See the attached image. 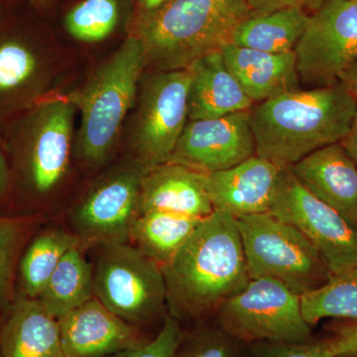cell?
I'll return each instance as SVG.
<instances>
[{"label": "cell", "instance_id": "27", "mask_svg": "<svg viewBox=\"0 0 357 357\" xmlns=\"http://www.w3.org/2000/svg\"><path fill=\"white\" fill-rule=\"evenodd\" d=\"M119 16V0H84L70 9L64 24L73 38L96 43L107 39L114 31Z\"/></svg>", "mask_w": 357, "mask_h": 357}, {"label": "cell", "instance_id": "21", "mask_svg": "<svg viewBox=\"0 0 357 357\" xmlns=\"http://www.w3.org/2000/svg\"><path fill=\"white\" fill-rule=\"evenodd\" d=\"M311 13L300 7L250 14L232 35L230 44L267 53L293 52L302 38Z\"/></svg>", "mask_w": 357, "mask_h": 357}, {"label": "cell", "instance_id": "19", "mask_svg": "<svg viewBox=\"0 0 357 357\" xmlns=\"http://www.w3.org/2000/svg\"><path fill=\"white\" fill-rule=\"evenodd\" d=\"M220 52L230 72L255 105L299 89L297 56L294 51L267 53L229 43Z\"/></svg>", "mask_w": 357, "mask_h": 357}, {"label": "cell", "instance_id": "4", "mask_svg": "<svg viewBox=\"0 0 357 357\" xmlns=\"http://www.w3.org/2000/svg\"><path fill=\"white\" fill-rule=\"evenodd\" d=\"M145 68L144 48L130 35L81 89L63 96L81 112L74 150L84 165H102L114 151L124 121L137 100Z\"/></svg>", "mask_w": 357, "mask_h": 357}, {"label": "cell", "instance_id": "34", "mask_svg": "<svg viewBox=\"0 0 357 357\" xmlns=\"http://www.w3.org/2000/svg\"><path fill=\"white\" fill-rule=\"evenodd\" d=\"M342 144L344 145L347 153L351 155L352 160L357 166V109L351 130L345 136L344 139L342 141Z\"/></svg>", "mask_w": 357, "mask_h": 357}, {"label": "cell", "instance_id": "35", "mask_svg": "<svg viewBox=\"0 0 357 357\" xmlns=\"http://www.w3.org/2000/svg\"><path fill=\"white\" fill-rule=\"evenodd\" d=\"M338 82L357 100V65L340 75Z\"/></svg>", "mask_w": 357, "mask_h": 357}, {"label": "cell", "instance_id": "32", "mask_svg": "<svg viewBox=\"0 0 357 357\" xmlns=\"http://www.w3.org/2000/svg\"><path fill=\"white\" fill-rule=\"evenodd\" d=\"M328 338L333 356L357 357V321H349L332 326Z\"/></svg>", "mask_w": 357, "mask_h": 357}, {"label": "cell", "instance_id": "11", "mask_svg": "<svg viewBox=\"0 0 357 357\" xmlns=\"http://www.w3.org/2000/svg\"><path fill=\"white\" fill-rule=\"evenodd\" d=\"M294 52L300 79L337 83L357 65V0H324Z\"/></svg>", "mask_w": 357, "mask_h": 357}, {"label": "cell", "instance_id": "6", "mask_svg": "<svg viewBox=\"0 0 357 357\" xmlns=\"http://www.w3.org/2000/svg\"><path fill=\"white\" fill-rule=\"evenodd\" d=\"M100 246L93 267L96 299L137 328L165 318L166 284L158 263L129 243Z\"/></svg>", "mask_w": 357, "mask_h": 357}, {"label": "cell", "instance_id": "12", "mask_svg": "<svg viewBox=\"0 0 357 357\" xmlns=\"http://www.w3.org/2000/svg\"><path fill=\"white\" fill-rule=\"evenodd\" d=\"M77 107L62 95L35 103L26 136L27 175L40 195L55 191L69 171Z\"/></svg>", "mask_w": 357, "mask_h": 357}, {"label": "cell", "instance_id": "31", "mask_svg": "<svg viewBox=\"0 0 357 357\" xmlns=\"http://www.w3.org/2000/svg\"><path fill=\"white\" fill-rule=\"evenodd\" d=\"M248 357H335L328 338L297 342H257L248 344Z\"/></svg>", "mask_w": 357, "mask_h": 357}, {"label": "cell", "instance_id": "33", "mask_svg": "<svg viewBox=\"0 0 357 357\" xmlns=\"http://www.w3.org/2000/svg\"><path fill=\"white\" fill-rule=\"evenodd\" d=\"M251 14L271 13L286 7H300L310 13L321 6L324 0H246Z\"/></svg>", "mask_w": 357, "mask_h": 357}, {"label": "cell", "instance_id": "38", "mask_svg": "<svg viewBox=\"0 0 357 357\" xmlns=\"http://www.w3.org/2000/svg\"><path fill=\"white\" fill-rule=\"evenodd\" d=\"M33 1L37 2V3H44L47 0H33Z\"/></svg>", "mask_w": 357, "mask_h": 357}, {"label": "cell", "instance_id": "29", "mask_svg": "<svg viewBox=\"0 0 357 357\" xmlns=\"http://www.w3.org/2000/svg\"><path fill=\"white\" fill-rule=\"evenodd\" d=\"M21 234L20 222L0 218V312L10 307L13 265Z\"/></svg>", "mask_w": 357, "mask_h": 357}, {"label": "cell", "instance_id": "9", "mask_svg": "<svg viewBox=\"0 0 357 357\" xmlns=\"http://www.w3.org/2000/svg\"><path fill=\"white\" fill-rule=\"evenodd\" d=\"M190 81L188 69L156 70L141 84L130 146L147 168L168 161L189 121Z\"/></svg>", "mask_w": 357, "mask_h": 357}, {"label": "cell", "instance_id": "10", "mask_svg": "<svg viewBox=\"0 0 357 357\" xmlns=\"http://www.w3.org/2000/svg\"><path fill=\"white\" fill-rule=\"evenodd\" d=\"M290 223L318 250L331 274L357 265V227L307 191L289 168H282L269 211Z\"/></svg>", "mask_w": 357, "mask_h": 357}, {"label": "cell", "instance_id": "25", "mask_svg": "<svg viewBox=\"0 0 357 357\" xmlns=\"http://www.w3.org/2000/svg\"><path fill=\"white\" fill-rule=\"evenodd\" d=\"M301 307L310 326L328 318L357 321V265L333 275L325 285L301 296Z\"/></svg>", "mask_w": 357, "mask_h": 357}, {"label": "cell", "instance_id": "23", "mask_svg": "<svg viewBox=\"0 0 357 357\" xmlns=\"http://www.w3.org/2000/svg\"><path fill=\"white\" fill-rule=\"evenodd\" d=\"M93 298V266L84 257L81 246L77 245L67 251L36 299L60 319Z\"/></svg>", "mask_w": 357, "mask_h": 357}, {"label": "cell", "instance_id": "36", "mask_svg": "<svg viewBox=\"0 0 357 357\" xmlns=\"http://www.w3.org/2000/svg\"><path fill=\"white\" fill-rule=\"evenodd\" d=\"M167 1L168 0H137L138 13L136 17L154 13Z\"/></svg>", "mask_w": 357, "mask_h": 357}, {"label": "cell", "instance_id": "30", "mask_svg": "<svg viewBox=\"0 0 357 357\" xmlns=\"http://www.w3.org/2000/svg\"><path fill=\"white\" fill-rule=\"evenodd\" d=\"M184 333L182 325L168 314L154 337L110 357H174Z\"/></svg>", "mask_w": 357, "mask_h": 357}, {"label": "cell", "instance_id": "7", "mask_svg": "<svg viewBox=\"0 0 357 357\" xmlns=\"http://www.w3.org/2000/svg\"><path fill=\"white\" fill-rule=\"evenodd\" d=\"M211 321L248 344H297L312 340V326L303 317L301 296L273 279H251L243 291L218 309Z\"/></svg>", "mask_w": 357, "mask_h": 357}, {"label": "cell", "instance_id": "37", "mask_svg": "<svg viewBox=\"0 0 357 357\" xmlns=\"http://www.w3.org/2000/svg\"><path fill=\"white\" fill-rule=\"evenodd\" d=\"M6 177V160H4L3 153H2L1 144H0V190L3 187Z\"/></svg>", "mask_w": 357, "mask_h": 357}, {"label": "cell", "instance_id": "14", "mask_svg": "<svg viewBox=\"0 0 357 357\" xmlns=\"http://www.w3.org/2000/svg\"><path fill=\"white\" fill-rule=\"evenodd\" d=\"M59 324L65 357L114 356L150 340L96 297L59 319Z\"/></svg>", "mask_w": 357, "mask_h": 357}, {"label": "cell", "instance_id": "28", "mask_svg": "<svg viewBox=\"0 0 357 357\" xmlns=\"http://www.w3.org/2000/svg\"><path fill=\"white\" fill-rule=\"evenodd\" d=\"M174 357H248V344L210 321L185 332Z\"/></svg>", "mask_w": 357, "mask_h": 357}, {"label": "cell", "instance_id": "16", "mask_svg": "<svg viewBox=\"0 0 357 357\" xmlns=\"http://www.w3.org/2000/svg\"><path fill=\"white\" fill-rule=\"evenodd\" d=\"M282 168L262 157L206 174V191L215 211L236 218L268 213Z\"/></svg>", "mask_w": 357, "mask_h": 357}, {"label": "cell", "instance_id": "39", "mask_svg": "<svg viewBox=\"0 0 357 357\" xmlns=\"http://www.w3.org/2000/svg\"><path fill=\"white\" fill-rule=\"evenodd\" d=\"M0 357H1V354H0Z\"/></svg>", "mask_w": 357, "mask_h": 357}, {"label": "cell", "instance_id": "15", "mask_svg": "<svg viewBox=\"0 0 357 357\" xmlns=\"http://www.w3.org/2000/svg\"><path fill=\"white\" fill-rule=\"evenodd\" d=\"M289 169L312 196L357 227V166L342 142L321 148Z\"/></svg>", "mask_w": 357, "mask_h": 357}, {"label": "cell", "instance_id": "5", "mask_svg": "<svg viewBox=\"0 0 357 357\" xmlns=\"http://www.w3.org/2000/svg\"><path fill=\"white\" fill-rule=\"evenodd\" d=\"M236 220L250 279H273L300 296L330 280L318 250L290 223L270 213Z\"/></svg>", "mask_w": 357, "mask_h": 357}, {"label": "cell", "instance_id": "2", "mask_svg": "<svg viewBox=\"0 0 357 357\" xmlns=\"http://www.w3.org/2000/svg\"><path fill=\"white\" fill-rule=\"evenodd\" d=\"M356 109V98L340 82L255 103L249 121L256 155L289 168L321 148L342 142Z\"/></svg>", "mask_w": 357, "mask_h": 357}, {"label": "cell", "instance_id": "1", "mask_svg": "<svg viewBox=\"0 0 357 357\" xmlns=\"http://www.w3.org/2000/svg\"><path fill=\"white\" fill-rule=\"evenodd\" d=\"M162 271L169 314L180 324L211 321L251 280L236 218L213 211Z\"/></svg>", "mask_w": 357, "mask_h": 357}, {"label": "cell", "instance_id": "18", "mask_svg": "<svg viewBox=\"0 0 357 357\" xmlns=\"http://www.w3.org/2000/svg\"><path fill=\"white\" fill-rule=\"evenodd\" d=\"M190 72L188 112L189 121L220 119L248 112L255 105L230 72L222 52L197 59L187 68Z\"/></svg>", "mask_w": 357, "mask_h": 357}, {"label": "cell", "instance_id": "17", "mask_svg": "<svg viewBox=\"0 0 357 357\" xmlns=\"http://www.w3.org/2000/svg\"><path fill=\"white\" fill-rule=\"evenodd\" d=\"M149 211L208 218L215 208L206 191V174L170 161L150 167L141 185V213Z\"/></svg>", "mask_w": 357, "mask_h": 357}, {"label": "cell", "instance_id": "20", "mask_svg": "<svg viewBox=\"0 0 357 357\" xmlns=\"http://www.w3.org/2000/svg\"><path fill=\"white\" fill-rule=\"evenodd\" d=\"M1 357H65L59 319L38 299L23 297L0 331Z\"/></svg>", "mask_w": 357, "mask_h": 357}, {"label": "cell", "instance_id": "3", "mask_svg": "<svg viewBox=\"0 0 357 357\" xmlns=\"http://www.w3.org/2000/svg\"><path fill=\"white\" fill-rule=\"evenodd\" d=\"M246 0H168L136 17L133 36L155 70L187 69L197 59L222 50L250 16Z\"/></svg>", "mask_w": 357, "mask_h": 357}, {"label": "cell", "instance_id": "26", "mask_svg": "<svg viewBox=\"0 0 357 357\" xmlns=\"http://www.w3.org/2000/svg\"><path fill=\"white\" fill-rule=\"evenodd\" d=\"M46 70L43 57L29 45L14 39L0 43V98L41 84Z\"/></svg>", "mask_w": 357, "mask_h": 357}, {"label": "cell", "instance_id": "24", "mask_svg": "<svg viewBox=\"0 0 357 357\" xmlns=\"http://www.w3.org/2000/svg\"><path fill=\"white\" fill-rule=\"evenodd\" d=\"M77 245L81 246L77 237L65 230H47L37 236L21 260V282L25 297L38 298L67 251Z\"/></svg>", "mask_w": 357, "mask_h": 357}, {"label": "cell", "instance_id": "13", "mask_svg": "<svg viewBox=\"0 0 357 357\" xmlns=\"http://www.w3.org/2000/svg\"><path fill=\"white\" fill-rule=\"evenodd\" d=\"M255 155L248 110L188 121L168 161L211 174L232 168Z\"/></svg>", "mask_w": 357, "mask_h": 357}, {"label": "cell", "instance_id": "22", "mask_svg": "<svg viewBox=\"0 0 357 357\" xmlns=\"http://www.w3.org/2000/svg\"><path fill=\"white\" fill-rule=\"evenodd\" d=\"M203 220L171 211H145L134 222L130 241L163 267L177 255Z\"/></svg>", "mask_w": 357, "mask_h": 357}, {"label": "cell", "instance_id": "8", "mask_svg": "<svg viewBox=\"0 0 357 357\" xmlns=\"http://www.w3.org/2000/svg\"><path fill=\"white\" fill-rule=\"evenodd\" d=\"M147 169L134 160L109 171L84 192L70 215L73 234L82 248L130 243Z\"/></svg>", "mask_w": 357, "mask_h": 357}]
</instances>
